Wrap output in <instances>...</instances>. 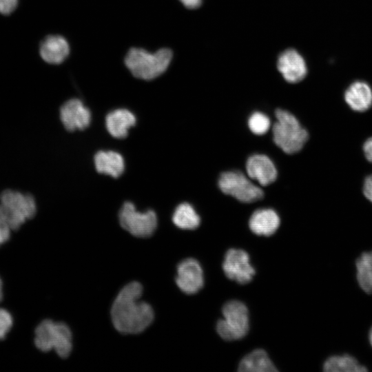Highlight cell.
Returning a JSON list of instances; mask_svg holds the SVG:
<instances>
[{
    "mask_svg": "<svg viewBox=\"0 0 372 372\" xmlns=\"http://www.w3.org/2000/svg\"><path fill=\"white\" fill-rule=\"evenodd\" d=\"M224 319L218 321L216 330L224 340L231 341L244 338L249 330V314L246 305L238 300H231L223 307Z\"/></svg>",
    "mask_w": 372,
    "mask_h": 372,
    "instance_id": "8992f818",
    "label": "cell"
},
{
    "mask_svg": "<svg viewBox=\"0 0 372 372\" xmlns=\"http://www.w3.org/2000/svg\"><path fill=\"white\" fill-rule=\"evenodd\" d=\"M270 120L269 117L262 112L253 113L248 120V126L250 130L256 135H262L269 129Z\"/></svg>",
    "mask_w": 372,
    "mask_h": 372,
    "instance_id": "603a6c76",
    "label": "cell"
},
{
    "mask_svg": "<svg viewBox=\"0 0 372 372\" xmlns=\"http://www.w3.org/2000/svg\"><path fill=\"white\" fill-rule=\"evenodd\" d=\"M369 342H370V344L372 347V327L369 331Z\"/></svg>",
    "mask_w": 372,
    "mask_h": 372,
    "instance_id": "4dcf8cb0",
    "label": "cell"
},
{
    "mask_svg": "<svg viewBox=\"0 0 372 372\" xmlns=\"http://www.w3.org/2000/svg\"><path fill=\"white\" fill-rule=\"evenodd\" d=\"M363 193L365 197L372 203V174L366 177L364 180Z\"/></svg>",
    "mask_w": 372,
    "mask_h": 372,
    "instance_id": "4316f807",
    "label": "cell"
},
{
    "mask_svg": "<svg viewBox=\"0 0 372 372\" xmlns=\"http://www.w3.org/2000/svg\"><path fill=\"white\" fill-rule=\"evenodd\" d=\"M135 124V116L126 109L113 110L105 118V125L108 132L116 138H125L130 128Z\"/></svg>",
    "mask_w": 372,
    "mask_h": 372,
    "instance_id": "e0dca14e",
    "label": "cell"
},
{
    "mask_svg": "<svg viewBox=\"0 0 372 372\" xmlns=\"http://www.w3.org/2000/svg\"><path fill=\"white\" fill-rule=\"evenodd\" d=\"M36 203L30 194L7 189L0 195V218L12 230L18 229L25 221L34 217Z\"/></svg>",
    "mask_w": 372,
    "mask_h": 372,
    "instance_id": "5b68a950",
    "label": "cell"
},
{
    "mask_svg": "<svg viewBox=\"0 0 372 372\" xmlns=\"http://www.w3.org/2000/svg\"><path fill=\"white\" fill-rule=\"evenodd\" d=\"M34 343L41 351L53 349L59 356L65 358L72 351V333L63 322L45 320L35 329Z\"/></svg>",
    "mask_w": 372,
    "mask_h": 372,
    "instance_id": "277c9868",
    "label": "cell"
},
{
    "mask_svg": "<svg viewBox=\"0 0 372 372\" xmlns=\"http://www.w3.org/2000/svg\"><path fill=\"white\" fill-rule=\"evenodd\" d=\"M344 99L353 110L364 112L372 105V90L364 81H355L345 91Z\"/></svg>",
    "mask_w": 372,
    "mask_h": 372,
    "instance_id": "2e32d148",
    "label": "cell"
},
{
    "mask_svg": "<svg viewBox=\"0 0 372 372\" xmlns=\"http://www.w3.org/2000/svg\"><path fill=\"white\" fill-rule=\"evenodd\" d=\"M241 372H275L278 369L263 349H256L245 356L238 366Z\"/></svg>",
    "mask_w": 372,
    "mask_h": 372,
    "instance_id": "d6986e66",
    "label": "cell"
},
{
    "mask_svg": "<svg viewBox=\"0 0 372 372\" xmlns=\"http://www.w3.org/2000/svg\"><path fill=\"white\" fill-rule=\"evenodd\" d=\"M60 118L63 126L68 130H81L90 124L91 112L81 100L72 99L65 102L61 107Z\"/></svg>",
    "mask_w": 372,
    "mask_h": 372,
    "instance_id": "8fae6325",
    "label": "cell"
},
{
    "mask_svg": "<svg viewBox=\"0 0 372 372\" xmlns=\"http://www.w3.org/2000/svg\"><path fill=\"white\" fill-rule=\"evenodd\" d=\"M96 169L101 174L119 177L125 169L123 156L114 151H99L94 158Z\"/></svg>",
    "mask_w": 372,
    "mask_h": 372,
    "instance_id": "ac0fdd59",
    "label": "cell"
},
{
    "mask_svg": "<svg viewBox=\"0 0 372 372\" xmlns=\"http://www.w3.org/2000/svg\"><path fill=\"white\" fill-rule=\"evenodd\" d=\"M143 287L132 282L125 286L115 298L111 318L115 329L124 334H136L147 328L154 320L152 307L139 300Z\"/></svg>",
    "mask_w": 372,
    "mask_h": 372,
    "instance_id": "6da1fadb",
    "label": "cell"
},
{
    "mask_svg": "<svg viewBox=\"0 0 372 372\" xmlns=\"http://www.w3.org/2000/svg\"><path fill=\"white\" fill-rule=\"evenodd\" d=\"M223 269L228 278L242 285L249 282L256 273L249 262L248 254L238 249H230L227 251Z\"/></svg>",
    "mask_w": 372,
    "mask_h": 372,
    "instance_id": "9c48e42d",
    "label": "cell"
},
{
    "mask_svg": "<svg viewBox=\"0 0 372 372\" xmlns=\"http://www.w3.org/2000/svg\"><path fill=\"white\" fill-rule=\"evenodd\" d=\"M324 370L327 372H362L366 368L358 363L357 360L349 355H333L324 364Z\"/></svg>",
    "mask_w": 372,
    "mask_h": 372,
    "instance_id": "ffe728a7",
    "label": "cell"
},
{
    "mask_svg": "<svg viewBox=\"0 0 372 372\" xmlns=\"http://www.w3.org/2000/svg\"><path fill=\"white\" fill-rule=\"evenodd\" d=\"M172 58V52L162 48L150 53L142 48H131L125 58V63L131 73L143 80L154 79L167 69Z\"/></svg>",
    "mask_w": 372,
    "mask_h": 372,
    "instance_id": "7a4b0ae2",
    "label": "cell"
},
{
    "mask_svg": "<svg viewBox=\"0 0 372 372\" xmlns=\"http://www.w3.org/2000/svg\"><path fill=\"white\" fill-rule=\"evenodd\" d=\"M246 170L249 178L258 181L262 186L269 185L277 178L274 163L264 154H256L249 156L246 163Z\"/></svg>",
    "mask_w": 372,
    "mask_h": 372,
    "instance_id": "4fadbf2b",
    "label": "cell"
},
{
    "mask_svg": "<svg viewBox=\"0 0 372 372\" xmlns=\"http://www.w3.org/2000/svg\"><path fill=\"white\" fill-rule=\"evenodd\" d=\"M13 324V319L10 313L0 308V340L4 339Z\"/></svg>",
    "mask_w": 372,
    "mask_h": 372,
    "instance_id": "cb8c5ba5",
    "label": "cell"
},
{
    "mask_svg": "<svg viewBox=\"0 0 372 372\" xmlns=\"http://www.w3.org/2000/svg\"><path fill=\"white\" fill-rule=\"evenodd\" d=\"M174 224L180 229H194L200 223V219L194 208L187 203L177 206L172 216Z\"/></svg>",
    "mask_w": 372,
    "mask_h": 372,
    "instance_id": "44dd1931",
    "label": "cell"
},
{
    "mask_svg": "<svg viewBox=\"0 0 372 372\" xmlns=\"http://www.w3.org/2000/svg\"><path fill=\"white\" fill-rule=\"evenodd\" d=\"M357 280L363 291L372 293V251L363 253L356 260Z\"/></svg>",
    "mask_w": 372,
    "mask_h": 372,
    "instance_id": "7402d4cb",
    "label": "cell"
},
{
    "mask_svg": "<svg viewBox=\"0 0 372 372\" xmlns=\"http://www.w3.org/2000/svg\"><path fill=\"white\" fill-rule=\"evenodd\" d=\"M186 8L189 9H194L198 8L201 3L202 0H179Z\"/></svg>",
    "mask_w": 372,
    "mask_h": 372,
    "instance_id": "f1b7e54d",
    "label": "cell"
},
{
    "mask_svg": "<svg viewBox=\"0 0 372 372\" xmlns=\"http://www.w3.org/2000/svg\"><path fill=\"white\" fill-rule=\"evenodd\" d=\"M10 225L1 218H0V246L6 243L10 237Z\"/></svg>",
    "mask_w": 372,
    "mask_h": 372,
    "instance_id": "d4e9b609",
    "label": "cell"
},
{
    "mask_svg": "<svg viewBox=\"0 0 372 372\" xmlns=\"http://www.w3.org/2000/svg\"><path fill=\"white\" fill-rule=\"evenodd\" d=\"M218 187L224 194L245 203L260 200L264 196L261 188L239 171L222 173L218 179Z\"/></svg>",
    "mask_w": 372,
    "mask_h": 372,
    "instance_id": "52a82bcc",
    "label": "cell"
},
{
    "mask_svg": "<svg viewBox=\"0 0 372 372\" xmlns=\"http://www.w3.org/2000/svg\"><path fill=\"white\" fill-rule=\"evenodd\" d=\"M118 217L121 227L132 235L138 238L151 236L157 227V216L154 211L150 209L140 212L130 202L123 204Z\"/></svg>",
    "mask_w": 372,
    "mask_h": 372,
    "instance_id": "ba28073f",
    "label": "cell"
},
{
    "mask_svg": "<svg viewBox=\"0 0 372 372\" xmlns=\"http://www.w3.org/2000/svg\"><path fill=\"white\" fill-rule=\"evenodd\" d=\"M70 47L68 41L60 35H50L41 43L39 53L47 63L59 64L68 56Z\"/></svg>",
    "mask_w": 372,
    "mask_h": 372,
    "instance_id": "5bb4252c",
    "label": "cell"
},
{
    "mask_svg": "<svg viewBox=\"0 0 372 372\" xmlns=\"http://www.w3.org/2000/svg\"><path fill=\"white\" fill-rule=\"evenodd\" d=\"M176 282L179 289L187 294H194L204 284L203 272L199 262L194 258L181 261L177 267Z\"/></svg>",
    "mask_w": 372,
    "mask_h": 372,
    "instance_id": "30bf717a",
    "label": "cell"
},
{
    "mask_svg": "<svg viewBox=\"0 0 372 372\" xmlns=\"http://www.w3.org/2000/svg\"><path fill=\"white\" fill-rule=\"evenodd\" d=\"M3 298V282L0 278V301L2 300Z\"/></svg>",
    "mask_w": 372,
    "mask_h": 372,
    "instance_id": "f546056e",
    "label": "cell"
},
{
    "mask_svg": "<svg viewBox=\"0 0 372 372\" xmlns=\"http://www.w3.org/2000/svg\"><path fill=\"white\" fill-rule=\"evenodd\" d=\"M276 117V122L273 127L275 144L289 154L299 152L308 139L307 130L295 116L286 110H277Z\"/></svg>",
    "mask_w": 372,
    "mask_h": 372,
    "instance_id": "3957f363",
    "label": "cell"
},
{
    "mask_svg": "<svg viewBox=\"0 0 372 372\" xmlns=\"http://www.w3.org/2000/svg\"><path fill=\"white\" fill-rule=\"evenodd\" d=\"M363 151L366 158L372 163V137L368 138L363 145Z\"/></svg>",
    "mask_w": 372,
    "mask_h": 372,
    "instance_id": "83f0119b",
    "label": "cell"
},
{
    "mask_svg": "<svg viewBox=\"0 0 372 372\" xmlns=\"http://www.w3.org/2000/svg\"><path fill=\"white\" fill-rule=\"evenodd\" d=\"M280 225V218L271 209H260L255 211L249 221L253 233L259 236H269L273 234Z\"/></svg>",
    "mask_w": 372,
    "mask_h": 372,
    "instance_id": "9a60e30c",
    "label": "cell"
},
{
    "mask_svg": "<svg viewBox=\"0 0 372 372\" xmlns=\"http://www.w3.org/2000/svg\"><path fill=\"white\" fill-rule=\"evenodd\" d=\"M278 69L289 83H296L304 79L307 68L303 57L295 50L288 49L278 59Z\"/></svg>",
    "mask_w": 372,
    "mask_h": 372,
    "instance_id": "7c38bea8",
    "label": "cell"
},
{
    "mask_svg": "<svg viewBox=\"0 0 372 372\" xmlns=\"http://www.w3.org/2000/svg\"><path fill=\"white\" fill-rule=\"evenodd\" d=\"M18 0H0V13L10 14L16 8Z\"/></svg>",
    "mask_w": 372,
    "mask_h": 372,
    "instance_id": "484cf974",
    "label": "cell"
}]
</instances>
